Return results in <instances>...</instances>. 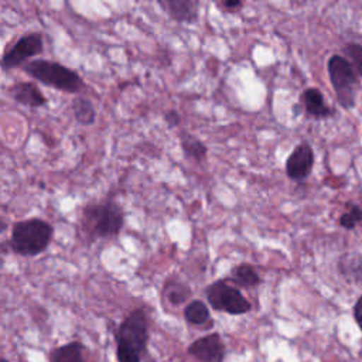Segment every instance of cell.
<instances>
[{
    "label": "cell",
    "instance_id": "18",
    "mask_svg": "<svg viewBox=\"0 0 362 362\" xmlns=\"http://www.w3.org/2000/svg\"><path fill=\"white\" fill-rule=\"evenodd\" d=\"M191 294V290L184 283H168L165 287V296L167 300L171 304H181L184 303Z\"/></svg>",
    "mask_w": 362,
    "mask_h": 362
},
{
    "label": "cell",
    "instance_id": "24",
    "mask_svg": "<svg viewBox=\"0 0 362 362\" xmlns=\"http://www.w3.org/2000/svg\"><path fill=\"white\" fill-rule=\"evenodd\" d=\"M0 362H8V361H7V359H4V358H3V359H1V361H0Z\"/></svg>",
    "mask_w": 362,
    "mask_h": 362
},
{
    "label": "cell",
    "instance_id": "19",
    "mask_svg": "<svg viewBox=\"0 0 362 362\" xmlns=\"http://www.w3.org/2000/svg\"><path fill=\"white\" fill-rule=\"evenodd\" d=\"M362 221V208L359 205H351L346 212L339 216V225L345 229H354Z\"/></svg>",
    "mask_w": 362,
    "mask_h": 362
},
{
    "label": "cell",
    "instance_id": "17",
    "mask_svg": "<svg viewBox=\"0 0 362 362\" xmlns=\"http://www.w3.org/2000/svg\"><path fill=\"white\" fill-rule=\"evenodd\" d=\"M184 317L187 322L192 325H204L209 321V308L208 305L201 300H192L189 301L184 308Z\"/></svg>",
    "mask_w": 362,
    "mask_h": 362
},
{
    "label": "cell",
    "instance_id": "12",
    "mask_svg": "<svg viewBox=\"0 0 362 362\" xmlns=\"http://www.w3.org/2000/svg\"><path fill=\"white\" fill-rule=\"evenodd\" d=\"M301 103L304 110L318 119H324L332 115V110L329 106H327L322 93L317 88H308L301 93Z\"/></svg>",
    "mask_w": 362,
    "mask_h": 362
},
{
    "label": "cell",
    "instance_id": "6",
    "mask_svg": "<svg viewBox=\"0 0 362 362\" xmlns=\"http://www.w3.org/2000/svg\"><path fill=\"white\" fill-rule=\"evenodd\" d=\"M205 296L212 308L232 315H242L250 311L249 300L239 288L230 286L226 280H216L206 286Z\"/></svg>",
    "mask_w": 362,
    "mask_h": 362
},
{
    "label": "cell",
    "instance_id": "21",
    "mask_svg": "<svg viewBox=\"0 0 362 362\" xmlns=\"http://www.w3.org/2000/svg\"><path fill=\"white\" fill-rule=\"evenodd\" d=\"M164 120H165L167 126H168L170 129H173V127H177V126L180 124L181 117H180L178 112H175V110H170V112H167V113L164 115Z\"/></svg>",
    "mask_w": 362,
    "mask_h": 362
},
{
    "label": "cell",
    "instance_id": "13",
    "mask_svg": "<svg viewBox=\"0 0 362 362\" xmlns=\"http://www.w3.org/2000/svg\"><path fill=\"white\" fill-rule=\"evenodd\" d=\"M86 348L78 341L68 342L49 352V362H89L86 356Z\"/></svg>",
    "mask_w": 362,
    "mask_h": 362
},
{
    "label": "cell",
    "instance_id": "5",
    "mask_svg": "<svg viewBox=\"0 0 362 362\" xmlns=\"http://www.w3.org/2000/svg\"><path fill=\"white\" fill-rule=\"evenodd\" d=\"M327 69L338 103L351 109L355 105V85L358 82L354 65L345 57L335 54L328 59Z\"/></svg>",
    "mask_w": 362,
    "mask_h": 362
},
{
    "label": "cell",
    "instance_id": "10",
    "mask_svg": "<svg viewBox=\"0 0 362 362\" xmlns=\"http://www.w3.org/2000/svg\"><path fill=\"white\" fill-rule=\"evenodd\" d=\"M10 96L20 105L40 107L47 103L45 96L34 82H18L11 86Z\"/></svg>",
    "mask_w": 362,
    "mask_h": 362
},
{
    "label": "cell",
    "instance_id": "20",
    "mask_svg": "<svg viewBox=\"0 0 362 362\" xmlns=\"http://www.w3.org/2000/svg\"><path fill=\"white\" fill-rule=\"evenodd\" d=\"M344 51H345V55L349 58L351 64L354 65L356 74L362 75V45L348 44Z\"/></svg>",
    "mask_w": 362,
    "mask_h": 362
},
{
    "label": "cell",
    "instance_id": "23",
    "mask_svg": "<svg viewBox=\"0 0 362 362\" xmlns=\"http://www.w3.org/2000/svg\"><path fill=\"white\" fill-rule=\"evenodd\" d=\"M242 4V0H223V6L226 8H238L240 7Z\"/></svg>",
    "mask_w": 362,
    "mask_h": 362
},
{
    "label": "cell",
    "instance_id": "9",
    "mask_svg": "<svg viewBox=\"0 0 362 362\" xmlns=\"http://www.w3.org/2000/svg\"><path fill=\"white\" fill-rule=\"evenodd\" d=\"M188 354L198 362H223L225 345L218 332L195 339L188 346Z\"/></svg>",
    "mask_w": 362,
    "mask_h": 362
},
{
    "label": "cell",
    "instance_id": "15",
    "mask_svg": "<svg viewBox=\"0 0 362 362\" xmlns=\"http://www.w3.org/2000/svg\"><path fill=\"white\" fill-rule=\"evenodd\" d=\"M72 113L76 119L78 123L83 124V126H89L95 123L96 119V110L92 105L90 100L85 99V98H75L72 102Z\"/></svg>",
    "mask_w": 362,
    "mask_h": 362
},
{
    "label": "cell",
    "instance_id": "4",
    "mask_svg": "<svg viewBox=\"0 0 362 362\" xmlns=\"http://www.w3.org/2000/svg\"><path fill=\"white\" fill-rule=\"evenodd\" d=\"M25 74L42 82L47 86L68 92L76 93L83 89L82 78L68 66L61 65L59 62L49 61V59H34L25 62L23 65Z\"/></svg>",
    "mask_w": 362,
    "mask_h": 362
},
{
    "label": "cell",
    "instance_id": "7",
    "mask_svg": "<svg viewBox=\"0 0 362 362\" xmlns=\"http://www.w3.org/2000/svg\"><path fill=\"white\" fill-rule=\"evenodd\" d=\"M44 49L42 37L38 33H31L20 37V40L11 45L1 58L3 69H11L23 66L25 61L41 54Z\"/></svg>",
    "mask_w": 362,
    "mask_h": 362
},
{
    "label": "cell",
    "instance_id": "8",
    "mask_svg": "<svg viewBox=\"0 0 362 362\" xmlns=\"http://www.w3.org/2000/svg\"><path fill=\"white\" fill-rule=\"evenodd\" d=\"M314 165V151L305 141L297 144L286 161V174L293 181H304Z\"/></svg>",
    "mask_w": 362,
    "mask_h": 362
},
{
    "label": "cell",
    "instance_id": "2",
    "mask_svg": "<svg viewBox=\"0 0 362 362\" xmlns=\"http://www.w3.org/2000/svg\"><path fill=\"white\" fill-rule=\"evenodd\" d=\"M123 221V211L113 201L88 204L82 209L81 229L90 239L113 238L122 230Z\"/></svg>",
    "mask_w": 362,
    "mask_h": 362
},
{
    "label": "cell",
    "instance_id": "14",
    "mask_svg": "<svg viewBox=\"0 0 362 362\" xmlns=\"http://www.w3.org/2000/svg\"><path fill=\"white\" fill-rule=\"evenodd\" d=\"M229 279L242 286V287H255L260 283V277L255 267L247 263H240L238 266H233L229 274Z\"/></svg>",
    "mask_w": 362,
    "mask_h": 362
},
{
    "label": "cell",
    "instance_id": "11",
    "mask_svg": "<svg viewBox=\"0 0 362 362\" xmlns=\"http://www.w3.org/2000/svg\"><path fill=\"white\" fill-rule=\"evenodd\" d=\"M161 8L175 21L192 23L197 20L198 10L192 0H157Z\"/></svg>",
    "mask_w": 362,
    "mask_h": 362
},
{
    "label": "cell",
    "instance_id": "16",
    "mask_svg": "<svg viewBox=\"0 0 362 362\" xmlns=\"http://www.w3.org/2000/svg\"><path fill=\"white\" fill-rule=\"evenodd\" d=\"M180 139H181V148L188 158H192L195 161H201L205 158L206 146L198 137H195L191 133H182Z\"/></svg>",
    "mask_w": 362,
    "mask_h": 362
},
{
    "label": "cell",
    "instance_id": "1",
    "mask_svg": "<svg viewBox=\"0 0 362 362\" xmlns=\"http://www.w3.org/2000/svg\"><path fill=\"white\" fill-rule=\"evenodd\" d=\"M117 362H141L148 341L147 317L141 308L126 315L116 331Z\"/></svg>",
    "mask_w": 362,
    "mask_h": 362
},
{
    "label": "cell",
    "instance_id": "3",
    "mask_svg": "<svg viewBox=\"0 0 362 362\" xmlns=\"http://www.w3.org/2000/svg\"><path fill=\"white\" fill-rule=\"evenodd\" d=\"M52 233L51 223L40 218H30L14 223L10 245L21 256H37L48 247Z\"/></svg>",
    "mask_w": 362,
    "mask_h": 362
},
{
    "label": "cell",
    "instance_id": "22",
    "mask_svg": "<svg viewBox=\"0 0 362 362\" xmlns=\"http://www.w3.org/2000/svg\"><path fill=\"white\" fill-rule=\"evenodd\" d=\"M354 315H355V320H356L359 328L362 329V296L356 300V303L354 305Z\"/></svg>",
    "mask_w": 362,
    "mask_h": 362
}]
</instances>
